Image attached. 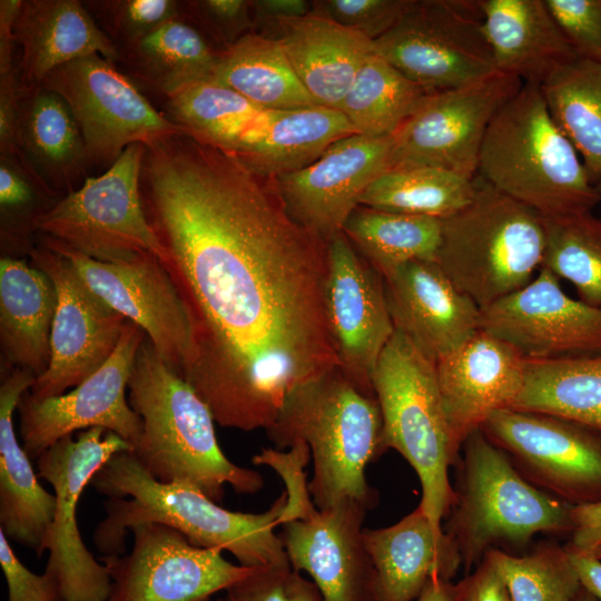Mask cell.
Instances as JSON below:
<instances>
[{
  "label": "cell",
  "instance_id": "obj_1",
  "mask_svg": "<svg viewBox=\"0 0 601 601\" xmlns=\"http://www.w3.org/2000/svg\"><path fill=\"white\" fill-rule=\"evenodd\" d=\"M142 174L190 326L180 377L219 425L268 430L293 388L337 367L327 243L293 219L274 178L188 134L146 146Z\"/></svg>",
  "mask_w": 601,
  "mask_h": 601
},
{
  "label": "cell",
  "instance_id": "obj_2",
  "mask_svg": "<svg viewBox=\"0 0 601 601\" xmlns=\"http://www.w3.org/2000/svg\"><path fill=\"white\" fill-rule=\"evenodd\" d=\"M90 485L108 496L104 502L106 518L92 535L104 556L125 554L129 531L140 523L157 522L178 530L196 546L228 551L244 566L289 564L275 533L286 506V492L265 512L230 511L191 484L158 481L132 451L112 455Z\"/></svg>",
  "mask_w": 601,
  "mask_h": 601
},
{
  "label": "cell",
  "instance_id": "obj_3",
  "mask_svg": "<svg viewBox=\"0 0 601 601\" xmlns=\"http://www.w3.org/2000/svg\"><path fill=\"white\" fill-rule=\"evenodd\" d=\"M266 432L278 449L307 444L314 471L308 490L317 509L348 499L368 509L377 504L365 469L386 451L380 404L374 391L338 367L293 388Z\"/></svg>",
  "mask_w": 601,
  "mask_h": 601
},
{
  "label": "cell",
  "instance_id": "obj_4",
  "mask_svg": "<svg viewBox=\"0 0 601 601\" xmlns=\"http://www.w3.org/2000/svg\"><path fill=\"white\" fill-rule=\"evenodd\" d=\"M129 404L142 421L132 453L158 481L196 486L221 502L225 485L240 494L264 486L263 476L221 451L214 416L191 385L174 372L146 337L128 382Z\"/></svg>",
  "mask_w": 601,
  "mask_h": 601
},
{
  "label": "cell",
  "instance_id": "obj_5",
  "mask_svg": "<svg viewBox=\"0 0 601 601\" xmlns=\"http://www.w3.org/2000/svg\"><path fill=\"white\" fill-rule=\"evenodd\" d=\"M477 176L543 218L590 213L599 205L578 151L535 83H523L493 118Z\"/></svg>",
  "mask_w": 601,
  "mask_h": 601
},
{
  "label": "cell",
  "instance_id": "obj_6",
  "mask_svg": "<svg viewBox=\"0 0 601 601\" xmlns=\"http://www.w3.org/2000/svg\"><path fill=\"white\" fill-rule=\"evenodd\" d=\"M443 531L467 574L491 551L525 549L539 533L570 534L573 505L536 487L481 431L463 442Z\"/></svg>",
  "mask_w": 601,
  "mask_h": 601
},
{
  "label": "cell",
  "instance_id": "obj_7",
  "mask_svg": "<svg viewBox=\"0 0 601 601\" xmlns=\"http://www.w3.org/2000/svg\"><path fill=\"white\" fill-rule=\"evenodd\" d=\"M544 248L543 218L475 178L472 201L442 219L435 262L481 309L529 284Z\"/></svg>",
  "mask_w": 601,
  "mask_h": 601
},
{
  "label": "cell",
  "instance_id": "obj_8",
  "mask_svg": "<svg viewBox=\"0 0 601 601\" xmlns=\"http://www.w3.org/2000/svg\"><path fill=\"white\" fill-rule=\"evenodd\" d=\"M383 418L386 451H397L413 467L422 487L420 505L443 530L454 499L449 471L461 449L443 407L435 363L395 332L372 375Z\"/></svg>",
  "mask_w": 601,
  "mask_h": 601
},
{
  "label": "cell",
  "instance_id": "obj_9",
  "mask_svg": "<svg viewBox=\"0 0 601 601\" xmlns=\"http://www.w3.org/2000/svg\"><path fill=\"white\" fill-rule=\"evenodd\" d=\"M146 146L127 147L100 176L40 213L33 227L46 237L99 262L116 263L167 250L147 219L139 191Z\"/></svg>",
  "mask_w": 601,
  "mask_h": 601
},
{
  "label": "cell",
  "instance_id": "obj_10",
  "mask_svg": "<svg viewBox=\"0 0 601 601\" xmlns=\"http://www.w3.org/2000/svg\"><path fill=\"white\" fill-rule=\"evenodd\" d=\"M374 49L430 93L497 72L480 0H414Z\"/></svg>",
  "mask_w": 601,
  "mask_h": 601
},
{
  "label": "cell",
  "instance_id": "obj_11",
  "mask_svg": "<svg viewBox=\"0 0 601 601\" xmlns=\"http://www.w3.org/2000/svg\"><path fill=\"white\" fill-rule=\"evenodd\" d=\"M132 446L102 427L83 430L56 442L37 460V475L55 491L56 510L37 555L48 550L45 571L56 577L63 601H108L110 577L85 545L77 522L81 493L116 453Z\"/></svg>",
  "mask_w": 601,
  "mask_h": 601
},
{
  "label": "cell",
  "instance_id": "obj_12",
  "mask_svg": "<svg viewBox=\"0 0 601 601\" xmlns=\"http://www.w3.org/2000/svg\"><path fill=\"white\" fill-rule=\"evenodd\" d=\"M522 85L520 78L497 71L427 93L392 136L387 170L435 167L474 179L490 124Z\"/></svg>",
  "mask_w": 601,
  "mask_h": 601
},
{
  "label": "cell",
  "instance_id": "obj_13",
  "mask_svg": "<svg viewBox=\"0 0 601 601\" xmlns=\"http://www.w3.org/2000/svg\"><path fill=\"white\" fill-rule=\"evenodd\" d=\"M530 483L572 505L601 501V434L559 416L503 408L480 427Z\"/></svg>",
  "mask_w": 601,
  "mask_h": 601
},
{
  "label": "cell",
  "instance_id": "obj_14",
  "mask_svg": "<svg viewBox=\"0 0 601 601\" xmlns=\"http://www.w3.org/2000/svg\"><path fill=\"white\" fill-rule=\"evenodd\" d=\"M40 87L66 101L90 160L114 162L130 145L184 132L100 55L58 67Z\"/></svg>",
  "mask_w": 601,
  "mask_h": 601
},
{
  "label": "cell",
  "instance_id": "obj_15",
  "mask_svg": "<svg viewBox=\"0 0 601 601\" xmlns=\"http://www.w3.org/2000/svg\"><path fill=\"white\" fill-rule=\"evenodd\" d=\"M129 554L102 556L110 577L108 601H210L254 568L227 561L220 550L191 544L157 522L131 529Z\"/></svg>",
  "mask_w": 601,
  "mask_h": 601
},
{
  "label": "cell",
  "instance_id": "obj_16",
  "mask_svg": "<svg viewBox=\"0 0 601 601\" xmlns=\"http://www.w3.org/2000/svg\"><path fill=\"white\" fill-rule=\"evenodd\" d=\"M142 328L128 321L108 361L73 390L36 400L27 391L17 410L22 447L31 460L78 430L102 427L116 433L132 450L142 434V421L126 398L129 377L140 345Z\"/></svg>",
  "mask_w": 601,
  "mask_h": 601
},
{
  "label": "cell",
  "instance_id": "obj_17",
  "mask_svg": "<svg viewBox=\"0 0 601 601\" xmlns=\"http://www.w3.org/2000/svg\"><path fill=\"white\" fill-rule=\"evenodd\" d=\"M31 260L57 293L49 365L29 390L33 398L45 400L97 372L115 352L128 319L91 293L69 262L47 245L32 249Z\"/></svg>",
  "mask_w": 601,
  "mask_h": 601
},
{
  "label": "cell",
  "instance_id": "obj_18",
  "mask_svg": "<svg viewBox=\"0 0 601 601\" xmlns=\"http://www.w3.org/2000/svg\"><path fill=\"white\" fill-rule=\"evenodd\" d=\"M43 244L62 255L100 300L147 335L162 361L179 376L190 351V326L180 297L159 258L140 254L107 263L92 259L46 237Z\"/></svg>",
  "mask_w": 601,
  "mask_h": 601
},
{
  "label": "cell",
  "instance_id": "obj_19",
  "mask_svg": "<svg viewBox=\"0 0 601 601\" xmlns=\"http://www.w3.org/2000/svg\"><path fill=\"white\" fill-rule=\"evenodd\" d=\"M324 306L337 367L374 391L373 372L395 329L382 276L343 231L327 243Z\"/></svg>",
  "mask_w": 601,
  "mask_h": 601
},
{
  "label": "cell",
  "instance_id": "obj_20",
  "mask_svg": "<svg viewBox=\"0 0 601 601\" xmlns=\"http://www.w3.org/2000/svg\"><path fill=\"white\" fill-rule=\"evenodd\" d=\"M480 328L526 359L601 353V308L568 296L543 267L521 289L481 308Z\"/></svg>",
  "mask_w": 601,
  "mask_h": 601
},
{
  "label": "cell",
  "instance_id": "obj_21",
  "mask_svg": "<svg viewBox=\"0 0 601 601\" xmlns=\"http://www.w3.org/2000/svg\"><path fill=\"white\" fill-rule=\"evenodd\" d=\"M392 140L354 134L309 166L274 178L288 214L328 243L343 231L367 187L388 169Z\"/></svg>",
  "mask_w": 601,
  "mask_h": 601
},
{
  "label": "cell",
  "instance_id": "obj_22",
  "mask_svg": "<svg viewBox=\"0 0 601 601\" xmlns=\"http://www.w3.org/2000/svg\"><path fill=\"white\" fill-rule=\"evenodd\" d=\"M367 510L348 499L280 524L292 570L306 572L324 601H374V566L363 538Z\"/></svg>",
  "mask_w": 601,
  "mask_h": 601
},
{
  "label": "cell",
  "instance_id": "obj_23",
  "mask_svg": "<svg viewBox=\"0 0 601 601\" xmlns=\"http://www.w3.org/2000/svg\"><path fill=\"white\" fill-rule=\"evenodd\" d=\"M395 332L436 363L480 331V307L436 262H410L383 278Z\"/></svg>",
  "mask_w": 601,
  "mask_h": 601
},
{
  "label": "cell",
  "instance_id": "obj_24",
  "mask_svg": "<svg viewBox=\"0 0 601 601\" xmlns=\"http://www.w3.org/2000/svg\"><path fill=\"white\" fill-rule=\"evenodd\" d=\"M439 388L456 445L487 417L511 408L525 378L526 358L480 328L460 348L435 363Z\"/></svg>",
  "mask_w": 601,
  "mask_h": 601
},
{
  "label": "cell",
  "instance_id": "obj_25",
  "mask_svg": "<svg viewBox=\"0 0 601 601\" xmlns=\"http://www.w3.org/2000/svg\"><path fill=\"white\" fill-rule=\"evenodd\" d=\"M374 566V601H416L432 580L451 581L462 568L453 540L418 504L393 525L364 529Z\"/></svg>",
  "mask_w": 601,
  "mask_h": 601
},
{
  "label": "cell",
  "instance_id": "obj_26",
  "mask_svg": "<svg viewBox=\"0 0 601 601\" xmlns=\"http://www.w3.org/2000/svg\"><path fill=\"white\" fill-rule=\"evenodd\" d=\"M294 71L317 105L338 109L374 41L322 16L270 21Z\"/></svg>",
  "mask_w": 601,
  "mask_h": 601
},
{
  "label": "cell",
  "instance_id": "obj_27",
  "mask_svg": "<svg viewBox=\"0 0 601 601\" xmlns=\"http://www.w3.org/2000/svg\"><path fill=\"white\" fill-rule=\"evenodd\" d=\"M36 378L12 367L0 386V530L8 540L38 552L55 514L56 496L38 481L13 427V412Z\"/></svg>",
  "mask_w": 601,
  "mask_h": 601
},
{
  "label": "cell",
  "instance_id": "obj_28",
  "mask_svg": "<svg viewBox=\"0 0 601 601\" xmlns=\"http://www.w3.org/2000/svg\"><path fill=\"white\" fill-rule=\"evenodd\" d=\"M14 41L21 46V85L41 86L50 72L73 60L118 52L110 38L76 0L22 1L14 22Z\"/></svg>",
  "mask_w": 601,
  "mask_h": 601
},
{
  "label": "cell",
  "instance_id": "obj_29",
  "mask_svg": "<svg viewBox=\"0 0 601 601\" xmlns=\"http://www.w3.org/2000/svg\"><path fill=\"white\" fill-rule=\"evenodd\" d=\"M497 71L541 86L578 57L545 0H480Z\"/></svg>",
  "mask_w": 601,
  "mask_h": 601
},
{
  "label": "cell",
  "instance_id": "obj_30",
  "mask_svg": "<svg viewBox=\"0 0 601 601\" xmlns=\"http://www.w3.org/2000/svg\"><path fill=\"white\" fill-rule=\"evenodd\" d=\"M57 293L42 270L23 260H0V341L11 367L42 375L50 361Z\"/></svg>",
  "mask_w": 601,
  "mask_h": 601
},
{
  "label": "cell",
  "instance_id": "obj_31",
  "mask_svg": "<svg viewBox=\"0 0 601 601\" xmlns=\"http://www.w3.org/2000/svg\"><path fill=\"white\" fill-rule=\"evenodd\" d=\"M357 134L338 109L322 105L274 110L259 138L237 158L269 178L300 170L333 144Z\"/></svg>",
  "mask_w": 601,
  "mask_h": 601
},
{
  "label": "cell",
  "instance_id": "obj_32",
  "mask_svg": "<svg viewBox=\"0 0 601 601\" xmlns=\"http://www.w3.org/2000/svg\"><path fill=\"white\" fill-rule=\"evenodd\" d=\"M270 110L317 105L275 38L246 32L223 52L209 78Z\"/></svg>",
  "mask_w": 601,
  "mask_h": 601
},
{
  "label": "cell",
  "instance_id": "obj_33",
  "mask_svg": "<svg viewBox=\"0 0 601 601\" xmlns=\"http://www.w3.org/2000/svg\"><path fill=\"white\" fill-rule=\"evenodd\" d=\"M511 408L559 416L601 434V353L526 359L524 385Z\"/></svg>",
  "mask_w": 601,
  "mask_h": 601
},
{
  "label": "cell",
  "instance_id": "obj_34",
  "mask_svg": "<svg viewBox=\"0 0 601 601\" xmlns=\"http://www.w3.org/2000/svg\"><path fill=\"white\" fill-rule=\"evenodd\" d=\"M167 109L184 132L231 155L252 142L270 110L210 79L169 96Z\"/></svg>",
  "mask_w": 601,
  "mask_h": 601
},
{
  "label": "cell",
  "instance_id": "obj_35",
  "mask_svg": "<svg viewBox=\"0 0 601 601\" xmlns=\"http://www.w3.org/2000/svg\"><path fill=\"white\" fill-rule=\"evenodd\" d=\"M343 233L358 254L385 278L414 260H436L442 219L358 206Z\"/></svg>",
  "mask_w": 601,
  "mask_h": 601
},
{
  "label": "cell",
  "instance_id": "obj_36",
  "mask_svg": "<svg viewBox=\"0 0 601 601\" xmlns=\"http://www.w3.org/2000/svg\"><path fill=\"white\" fill-rule=\"evenodd\" d=\"M540 88L553 120L595 186L601 181V65L577 58L555 70Z\"/></svg>",
  "mask_w": 601,
  "mask_h": 601
},
{
  "label": "cell",
  "instance_id": "obj_37",
  "mask_svg": "<svg viewBox=\"0 0 601 601\" xmlns=\"http://www.w3.org/2000/svg\"><path fill=\"white\" fill-rule=\"evenodd\" d=\"M475 194V178L435 167L390 169L364 191L359 206L447 218L466 207Z\"/></svg>",
  "mask_w": 601,
  "mask_h": 601
},
{
  "label": "cell",
  "instance_id": "obj_38",
  "mask_svg": "<svg viewBox=\"0 0 601 601\" xmlns=\"http://www.w3.org/2000/svg\"><path fill=\"white\" fill-rule=\"evenodd\" d=\"M127 51L138 73L168 97L208 80L218 58L195 28L176 18L128 42Z\"/></svg>",
  "mask_w": 601,
  "mask_h": 601
},
{
  "label": "cell",
  "instance_id": "obj_39",
  "mask_svg": "<svg viewBox=\"0 0 601 601\" xmlns=\"http://www.w3.org/2000/svg\"><path fill=\"white\" fill-rule=\"evenodd\" d=\"M427 93L373 52L359 68L339 110L357 134L393 136Z\"/></svg>",
  "mask_w": 601,
  "mask_h": 601
},
{
  "label": "cell",
  "instance_id": "obj_40",
  "mask_svg": "<svg viewBox=\"0 0 601 601\" xmlns=\"http://www.w3.org/2000/svg\"><path fill=\"white\" fill-rule=\"evenodd\" d=\"M18 144L53 178H69L87 159L79 127L66 101L43 87L20 109Z\"/></svg>",
  "mask_w": 601,
  "mask_h": 601
},
{
  "label": "cell",
  "instance_id": "obj_41",
  "mask_svg": "<svg viewBox=\"0 0 601 601\" xmlns=\"http://www.w3.org/2000/svg\"><path fill=\"white\" fill-rule=\"evenodd\" d=\"M543 224L541 267L570 282L580 300L601 308V218L590 211L543 218Z\"/></svg>",
  "mask_w": 601,
  "mask_h": 601
},
{
  "label": "cell",
  "instance_id": "obj_42",
  "mask_svg": "<svg viewBox=\"0 0 601 601\" xmlns=\"http://www.w3.org/2000/svg\"><path fill=\"white\" fill-rule=\"evenodd\" d=\"M501 573L512 601H574L582 588L565 546L541 542L524 554L487 553Z\"/></svg>",
  "mask_w": 601,
  "mask_h": 601
},
{
  "label": "cell",
  "instance_id": "obj_43",
  "mask_svg": "<svg viewBox=\"0 0 601 601\" xmlns=\"http://www.w3.org/2000/svg\"><path fill=\"white\" fill-rule=\"evenodd\" d=\"M414 0H322L312 11L375 41L410 9Z\"/></svg>",
  "mask_w": 601,
  "mask_h": 601
},
{
  "label": "cell",
  "instance_id": "obj_44",
  "mask_svg": "<svg viewBox=\"0 0 601 601\" xmlns=\"http://www.w3.org/2000/svg\"><path fill=\"white\" fill-rule=\"evenodd\" d=\"M289 449L290 451L286 453L274 449H263L259 454L253 456L254 464L267 465L276 470L285 481L287 502L280 516V524L306 519L317 510L311 499L304 473V467L311 457L309 447L304 442H298Z\"/></svg>",
  "mask_w": 601,
  "mask_h": 601
},
{
  "label": "cell",
  "instance_id": "obj_45",
  "mask_svg": "<svg viewBox=\"0 0 601 601\" xmlns=\"http://www.w3.org/2000/svg\"><path fill=\"white\" fill-rule=\"evenodd\" d=\"M580 59L601 65V0H545Z\"/></svg>",
  "mask_w": 601,
  "mask_h": 601
},
{
  "label": "cell",
  "instance_id": "obj_46",
  "mask_svg": "<svg viewBox=\"0 0 601 601\" xmlns=\"http://www.w3.org/2000/svg\"><path fill=\"white\" fill-rule=\"evenodd\" d=\"M0 565L8 585V601H63L56 577L31 572L17 556L0 530Z\"/></svg>",
  "mask_w": 601,
  "mask_h": 601
},
{
  "label": "cell",
  "instance_id": "obj_47",
  "mask_svg": "<svg viewBox=\"0 0 601 601\" xmlns=\"http://www.w3.org/2000/svg\"><path fill=\"white\" fill-rule=\"evenodd\" d=\"M116 27L134 41L174 19L177 2L171 0H127L110 2Z\"/></svg>",
  "mask_w": 601,
  "mask_h": 601
},
{
  "label": "cell",
  "instance_id": "obj_48",
  "mask_svg": "<svg viewBox=\"0 0 601 601\" xmlns=\"http://www.w3.org/2000/svg\"><path fill=\"white\" fill-rule=\"evenodd\" d=\"M292 572L289 564L255 566L242 580L225 590L217 601H289L287 583Z\"/></svg>",
  "mask_w": 601,
  "mask_h": 601
},
{
  "label": "cell",
  "instance_id": "obj_49",
  "mask_svg": "<svg viewBox=\"0 0 601 601\" xmlns=\"http://www.w3.org/2000/svg\"><path fill=\"white\" fill-rule=\"evenodd\" d=\"M452 601H512L508 587L489 554L453 584Z\"/></svg>",
  "mask_w": 601,
  "mask_h": 601
},
{
  "label": "cell",
  "instance_id": "obj_50",
  "mask_svg": "<svg viewBox=\"0 0 601 601\" xmlns=\"http://www.w3.org/2000/svg\"><path fill=\"white\" fill-rule=\"evenodd\" d=\"M571 540L565 549L590 554L601 546V501L573 505Z\"/></svg>",
  "mask_w": 601,
  "mask_h": 601
},
{
  "label": "cell",
  "instance_id": "obj_51",
  "mask_svg": "<svg viewBox=\"0 0 601 601\" xmlns=\"http://www.w3.org/2000/svg\"><path fill=\"white\" fill-rule=\"evenodd\" d=\"M19 88L12 70L1 75L0 89V141L6 152L17 150L20 119Z\"/></svg>",
  "mask_w": 601,
  "mask_h": 601
},
{
  "label": "cell",
  "instance_id": "obj_52",
  "mask_svg": "<svg viewBox=\"0 0 601 601\" xmlns=\"http://www.w3.org/2000/svg\"><path fill=\"white\" fill-rule=\"evenodd\" d=\"M199 9L224 35L238 33L249 26L252 1L205 0L197 2Z\"/></svg>",
  "mask_w": 601,
  "mask_h": 601
},
{
  "label": "cell",
  "instance_id": "obj_53",
  "mask_svg": "<svg viewBox=\"0 0 601 601\" xmlns=\"http://www.w3.org/2000/svg\"><path fill=\"white\" fill-rule=\"evenodd\" d=\"M32 199L30 185L7 161L0 166V204L2 208H18Z\"/></svg>",
  "mask_w": 601,
  "mask_h": 601
},
{
  "label": "cell",
  "instance_id": "obj_54",
  "mask_svg": "<svg viewBox=\"0 0 601 601\" xmlns=\"http://www.w3.org/2000/svg\"><path fill=\"white\" fill-rule=\"evenodd\" d=\"M254 13L259 19L275 21L304 17L312 11V2L306 0H256L252 1Z\"/></svg>",
  "mask_w": 601,
  "mask_h": 601
},
{
  "label": "cell",
  "instance_id": "obj_55",
  "mask_svg": "<svg viewBox=\"0 0 601 601\" xmlns=\"http://www.w3.org/2000/svg\"><path fill=\"white\" fill-rule=\"evenodd\" d=\"M22 1L2 0L0 2V72L11 70V47L14 41V22L21 8Z\"/></svg>",
  "mask_w": 601,
  "mask_h": 601
},
{
  "label": "cell",
  "instance_id": "obj_56",
  "mask_svg": "<svg viewBox=\"0 0 601 601\" xmlns=\"http://www.w3.org/2000/svg\"><path fill=\"white\" fill-rule=\"evenodd\" d=\"M568 552L581 585L601 601V561L591 554Z\"/></svg>",
  "mask_w": 601,
  "mask_h": 601
},
{
  "label": "cell",
  "instance_id": "obj_57",
  "mask_svg": "<svg viewBox=\"0 0 601 601\" xmlns=\"http://www.w3.org/2000/svg\"><path fill=\"white\" fill-rule=\"evenodd\" d=\"M289 601H324L317 585L292 570L287 583Z\"/></svg>",
  "mask_w": 601,
  "mask_h": 601
},
{
  "label": "cell",
  "instance_id": "obj_58",
  "mask_svg": "<svg viewBox=\"0 0 601 601\" xmlns=\"http://www.w3.org/2000/svg\"><path fill=\"white\" fill-rule=\"evenodd\" d=\"M453 584L451 581L432 580L424 588L416 601H452Z\"/></svg>",
  "mask_w": 601,
  "mask_h": 601
},
{
  "label": "cell",
  "instance_id": "obj_59",
  "mask_svg": "<svg viewBox=\"0 0 601 601\" xmlns=\"http://www.w3.org/2000/svg\"><path fill=\"white\" fill-rule=\"evenodd\" d=\"M574 601H599V600L582 587L579 593L577 594Z\"/></svg>",
  "mask_w": 601,
  "mask_h": 601
},
{
  "label": "cell",
  "instance_id": "obj_60",
  "mask_svg": "<svg viewBox=\"0 0 601 601\" xmlns=\"http://www.w3.org/2000/svg\"><path fill=\"white\" fill-rule=\"evenodd\" d=\"M594 558L601 561V546L597 548L592 553H590Z\"/></svg>",
  "mask_w": 601,
  "mask_h": 601
},
{
  "label": "cell",
  "instance_id": "obj_61",
  "mask_svg": "<svg viewBox=\"0 0 601 601\" xmlns=\"http://www.w3.org/2000/svg\"><path fill=\"white\" fill-rule=\"evenodd\" d=\"M597 194L599 196V205L601 206V181L598 183L595 186Z\"/></svg>",
  "mask_w": 601,
  "mask_h": 601
},
{
  "label": "cell",
  "instance_id": "obj_62",
  "mask_svg": "<svg viewBox=\"0 0 601 601\" xmlns=\"http://www.w3.org/2000/svg\"><path fill=\"white\" fill-rule=\"evenodd\" d=\"M217 601V600H216Z\"/></svg>",
  "mask_w": 601,
  "mask_h": 601
}]
</instances>
